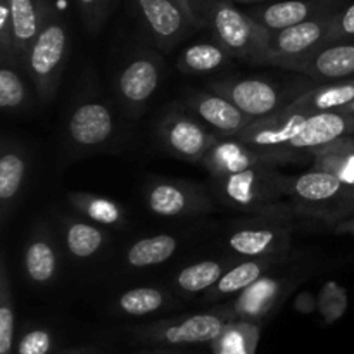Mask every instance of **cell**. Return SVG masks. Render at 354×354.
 <instances>
[{
  "instance_id": "41",
  "label": "cell",
  "mask_w": 354,
  "mask_h": 354,
  "mask_svg": "<svg viewBox=\"0 0 354 354\" xmlns=\"http://www.w3.org/2000/svg\"><path fill=\"white\" fill-rule=\"evenodd\" d=\"M337 232H341V234H351L354 237V218H351V220H344L342 223H339Z\"/></svg>"
},
{
  "instance_id": "42",
  "label": "cell",
  "mask_w": 354,
  "mask_h": 354,
  "mask_svg": "<svg viewBox=\"0 0 354 354\" xmlns=\"http://www.w3.org/2000/svg\"><path fill=\"white\" fill-rule=\"evenodd\" d=\"M339 111H341V113L354 114V100H353V102H349L348 106H344V107H342V109H339Z\"/></svg>"
},
{
  "instance_id": "26",
  "label": "cell",
  "mask_w": 354,
  "mask_h": 354,
  "mask_svg": "<svg viewBox=\"0 0 354 354\" xmlns=\"http://www.w3.org/2000/svg\"><path fill=\"white\" fill-rule=\"evenodd\" d=\"M313 169L332 173L354 187V138L344 137L320 151L313 152Z\"/></svg>"
},
{
  "instance_id": "43",
  "label": "cell",
  "mask_w": 354,
  "mask_h": 354,
  "mask_svg": "<svg viewBox=\"0 0 354 354\" xmlns=\"http://www.w3.org/2000/svg\"><path fill=\"white\" fill-rule=\"evenodd\" d=\"M234 2H241V3H256V2H263V0H234Z\"/></svg>"
},
{
  "instance_id": "25",
  "label": "cell",
  "mask_w": 354,
  "mask_h": 354,
  "mask_svg": "<svg viewBox=\"0 0 354 354\" xmlns=\"http://www.w3.org/2000/svg\"><path fill=\"white\" fill-rule=\"evenodd\" d=\"M26 158L17 147H3L0 156V203L3 216L14 206L26 178Z\"/></svg>"
},
{
  "instance_id": "30",
  "label": "cell",
  "mask_w": 354,
  "mask_h": 354,
  "mask_svg": "<svg viewBox=\"0 0 354 354\" xmlns=\"http://www.w3.org/2000/svg\"><path fill=\"white\" fill-rule=\"evenodd\" d=\"M227 272V265L216 259H204L187 266L176 275V286L189 294L209 290L216 286L218 280Z\"/></svg>"
},
{
  "instance_id": "7",
  "label": "cell",
  "mask_w": 354,
  "mask_h": 354,
  "mask_svg": "<svg viewBox=\"0 0 354 354\" xmlns=\"http://www.w3.org/2000/svg\"><path fill=\"white\" fill-rule=\"evenodd\" d=\"M292 216L265 214L254 216L248 225L232 232L228 248L244 258H266L286 254L292 239Z\"/></svg>"
},
{
  "instance_id": "18",
  "label": "cell",
  "mask_w": 354,
  "mask_h": 354,
  "mask_svg": "<svg viewBox=\"0 0 354 354\" xmlns=\"http://www.w3.org/2000/svg\"><path fill=\"white\" fill-rule=\"evenodd\" d=\"M292 71L315 80H344L354 75V44L353 41H339V44L325 45L313 55L304 59Z\"/></svg>"
},
{
  "instance_id": "9",
  "label": "cell",
  "mask_w": 354,
  "mask_h": 354,
  "mask_svg": "<svg viewBox=\"0 0 354 354\" xmlns=\"http://www.w3.org/2000/svg\"><path fill=\"white\" fill-rule=\"evenodd\" d=\"M159 135L171 154L190 162H203L218 138V135L207 131L203 124L178 111L162 118Z\"/></svg>"
},
{
  "instance_id": "14",
  "label": "cell",
  "mask_w": 354,
  "mask_h": 354,
  "mask_svg": "<svg viewBox=\"0 0 354 354\" xmlns=\"http://www.w3.org/2000/svg\"><path fill=\"white\" fill-rule=\"evenodd\" d=\"M354 135V114L341 111H325L310 114L303 130L289 144L287 151L313 152Z\"/></svg>"
},
{
  "instance_id": "35",
  "label": "cell",
  "mask_w": 354,
  "mask_h": 354,
  "mask_svg": "<svg viewBox=\"0 0 354 354\" xmlns=\"http://www.w3.org/2000/svg\"><path fill=\"white\" fill-rule=\"evenodd\" d=\"M348 310V292L337 282H325L318 294V311L327 324H334Z\"/></svg>"
},
{
  "instance_id": "31",
  "label": "cell",
  "mask_w": 354,
  "mask_h": 354,
  "mask_svg": "<svg viewBox=\"0 0 354 354\" xmlns=\"http://www.w3.org/2000/svg\"><path fill=\"white\" fill-rule=\"evenodd\" d=\"M230 61V55L223 50L218 44H196L185 48L178 59V68L185 73H203L216 71L223 68Z\"/></svg>"
},
{
  "instance_id": "4",
  "label": "cell",
  "mask_w": 354,
  "mask_h": 354,
  "mask_svg": "<svg viewBox=\"0 0 354 354\" xmlns=\"http://www.w3.org/2000/svg\"><path fill=\"white\" fill-rule=\"evenodd\" d=\"M287 183L297 214L332 223L354 211V187L332 173L311 168L303 175L289 176Z\"/></svg>"
},
{
  "instance_id": "38",
  "label": "cell",
  "mask_w": 354,
  "mask_h": 354,
  "mask_svg": "<svg viewBox=\"0 0 354 354\" xmlns=\"http://www.w3.org/2000/svg\"><path fill=\"white\" fill-rule=\"evenodd\" d=\"M50 349V335L44 330H33L19 342V354H47Z\"/></svg>"
},
{
  "instance_id": "20",
  "label": "cell",
  "mask_w": 354,
  "mask_h": 354,
  "mask_svg": "<svg viewBox=\"0 0 354 354\" xmlns=\"http://www.w3.org/2000/svg\"><path fill=\"white\" fill-rule=\"evenodd\" d=\"M354 100V80L330 83V85L317 86L313 90L301 93L289 106L292 111L304 114L325 113V111H339Z\"/></svg>"
},
{
  "instance_id": "33",
  "label": "cell",
  "mask_w": 354,
  "mask_h": 354,
  "mask_svg": "<svg viewBox=\"0 0 354 354\" xmlns=\"http://www.w3.org/2000/svg\"><path fill=\"white\" fill-rule=\"evenodd\" d=\"M14 337V310L10 304L7 265L0 263V354H9Z\"/></svg>"
},
{
  "instance_id": "34",
  "label": "cell",
  "mask_w": 354,
  "mask_h": 354,
  "mask_svg": "<svg viewBox=\"0 0 354 354\" xmlns=\"http://www.w3.org/2000/svg\"><path fill=\"white\" fill-rule=\"evenodd\" d=\"M26 102V86L16 68L2 64L0 69V107L6 111H16Z\"/></svg>"
},
{
  "instance_id": "27",
  "label": "cell",
  "mask_w": 354,
  "mask_h": 354,
  "mask_svg": "<svg viewBox=\"0 0 354 354\" xmlns=\"http://www.w3.org/2000/svg\"><path fill=\"white\" fill-rule=\"evenodd\" d=\"M68 199L80 214L86 216L93 223L104 225V227H118V225L127 223L123 207L118 203H114V201L106 199V197L83 192H71Z\"/></svg>"
},
{
  "instance_id": "1",
  "label": "cell",
  "mask_w": 354,
  "mask_h": 354,
  "mask_svg": "<svg viewBox=\"0 0 354 354\" xmlns=\"http://www.w3.org/2000/svg\"><path fill=\"white\" fill-rule=\"evenodd\" d=\"M289 175L277 171L275 166H254L235 175L214 178L216 192L227 206L252 216L280 214L296 216L289 192Z\"/></svg>"
},
{
  "instance_id": "24",
  "label": "cell",
  "mask_w": 354,
  "mask_h": 354,
  "mask_svg": "<svg viewBox=\"0 0 354 354\" xmlns=\"http://www.w3.org/2000/svg\"><path fill=\"white\" fill-rule=\"evenodd\" d=\"M24 273L35 283H47L57 273L59 259L54 245L45 234H35L24 248Z\"/></svg>"
},
{
  "instance_id": "22",
  "label": "cell",
  "mask_w": 354,
  "mask_h": 354,
  "mask_svg": "<svg viewBox=\"0 0 354 354\" xmlns=\"http://www.w3.org/2000/svg\"><path fill=\"white\" fill-rule=\"evenodd\" d=\"M287 280L290 279L272 275L261 277L258 282H254L251 287L241 292L237 303H235L237 313L242 317H261V315H265L283 296L287 286H289Z\"/></svg>"
},
{
  "instance_id": "39",
  "label": "cell",
  "mask_w": 354,
  "mask_h": 354,
  "mask_svg": "<svg viewBox=\"0 0 354 354\" xmlns=\"http://www.w3.org/2000/svg\"><path fill=\"white\" fill-rule=\"evenodd\" d=\"M220 354H248L245 349V341L241 332L232 330L227 332L221 339V351Z\"/></svg>"
},
{
  "instance_id": "11",
  "label": "cell",
  "mask_w": 354,
  "mask_h": 354,
  "mask_svg": "<svg viewBox=\"0 0 354 354\" xmlns=\"http://www.w3.org/2000/svg\"><path fill=\"white\" fill-rule=\"evenodd\" d=\"M308 116L310 114L297 113L290 107H282L277 113L254 120L234 138H239L245 144L256 145V147L287 151L290 142L303 130Z\"/></svg>"
},
{
  "instance_id": "3",
  "label": "cell",
  "mask_w": 354,
  "mask_h": 354,
  "mask_svg": "<svg viewBox=\"0 0 354 354\" xmlns=\"http://www.w3.org/2000/svg\"><path fill=\"white\" fill-rule=\"evenodd\" d=\"M69 55V33L57 7L48 2L44 24L31 47L26 71L44 102L54 99Z\"/></svg>"
},
{
  "instance_id": "37",
  "label": "cell",
  "mask_w": 354,
  "mask_h": 354,
  "mask_svg": "<svg viewBox=\"0 0 354 354\" xmlns=\"http://www.w3.org/2000/svg\"><path fill=\"white\" fill-rule=\"evenodd\" d=\"M349 40H354V2L346 9L337 10L334 14L330 30L327 35V45Z\"/></svg>"
},
{
  "instance_id": "6",
  "label": "cell",
  "mask_w": 354,
  "mask_h": 354,
  "mask_svg": "<svg viewBox=\"0 0 354 354\" xmlns=\"http://www.w3.org/2000/svg\"><path fill=\"white\" fill-rule=\"evenodd\" d=\"M296 159L294 151L256 147L234 137H218L203 162L213 178H223L254 166L289 165Z\"/></svg>"
},
{
  "instance_id": "28",
  "label": "cell",
  "mask_w": 354,
  "mask_h": 354,
  "mask_svg": "<svg viewBox=\"0 0 354 354\" xmlns=\"http://www.w3.org/2000/svg\"><path fill=\"white\" fill-rule=\"evenodd\" d=\"M178 248V241L173 235H154L133 242L127 252V263L133 268H149V266L166 263Z\"/></svg>"
},
{
  "instance_id": "21",
  "label": "cell",
  "mask_w": 354,
  "mask_h": 354,
  "mask_svg": "<svg viewBox=\"0 0 354 354\" xmlns=\"http://www.w3.org/2000/svg\"><path fill=\"white\" fill-rule=\"evenodd\" d=\"M283 259H286V254L266 256V258H249L248 261H242L239 265L232 266L218 280L216 286L213 287L211 296H232V294L242 292V290L251 287L254 282H258L261 277H265L268 270L282 263Z\"/></svg>"
},
{
  "instance_id": "10",
  "label": "cell",
  "mask_w": 354,
  "mask_h": 354,
  "mask_svg": "<svg viewBox=\"0 0 354 354\" xmlns=\"http://www.w3.org/2000/svg\"><path fill=\"white\" fill-rule=\"evenodd\" d=\"M142 21L156 44L169 50L175 47L192 24H196L178 0H135Z\"/></svg>"
},
{
  "instance_id": "12",
  "label": "cell",
  "mask_w": 354,
  "mask_h": 354,
  "mask_svg": "<svg viewBox=\"0 0 354 354\" xmlns=\"http://www.w3.org/2000/svg\"><path fill=\"white\" fill-rule=\"evenodd\" d=\"M162 64L156 55L138 54L121 69L118 76V93L128 109L142 111L158 90Z\"/></svg>"
},
{
  "instance_id": "8",
  "label": "cell",
  "mask_w": 354,
  "mask_h": 354,
  "mask_svg": "<svg viewBox=\"0 0 354 354\" xmlns=\"http://www.w3.org/2000/svg\"><path fill=\"white\" fill-rule=\"evenodd\" d=\"M147 207L162 218H182L206 213L211 201L203 187L175 180H154L145 190Z\"/></svg>"
},
{
  "instance_id": "16",
  "label": "cell",
  "mask_w": 354,
  "mask_h": 354,
  "mask_svg": "<svg viewBox=\"0 0 354 354\" xmlns=\"http://www.w3.org/2000/svg\"><path fill=\"white\" fill-rule=\"evenodd\" d=\"M339 2L341 0H282V2L258 7L252 10L251 16L273 33V31L296 26L313 17L335 12Z\"/></svg>"
},
{
  "instance_id": "23",
  "label": "cell",
  "mask_w": 354,
  "mask_h": 354,
  "mask_svg": "<svg viewBox=\"0 0 354 354\" xmlns=\"http://www.w3.org/2000/svg\"><path fill=\"white\" fill-rule=\"evenodd\" d=\"M223 320L214 315H196L182 320L180 324L169 325L162 332V339L171 344H197L211 342L223 334Z\"/></svg>"
},
{
  "instance_id": "15",
  "label": "cell",
  "mask_w": 354,
  "mask_h": 354,
  "mask_svg": "<svg viewBox=\"0 0 354 354\" xmlns=\"http://www.w3.org/2000/svg\"><path fill=\"white\" fill-rule=\"evenodd\" d=\"M189 106L206 127L218 137H237L252 123V118L242 113L232 100L220 93H192Z\"/></svg>"
},
{
  "instance_id": "36",
  "label": "cell",
  "mask_w": 354,
  "mask_h": 354,
  "mask_svg": "<svg viewBox=\"0 0 354 354\" xmlns=\"http://www.w3.org/2000/svg\"><path fill=\"white\" fill-rule=\"evenodd\" d=\"M116 0H76L83 24L90 33H97L106 23Z\"/></svg>"
},
{
  "instance_id": "17",
  "label": "cell",
  "mask_w": 354,
  "mask_h": 354,
  "mask_svg": "<svg viewBox=\"0 0 354 354\" xmlns=\"http://www.w3.org/2000/svg\"><path fill=\"white\" fill-rule=\"evenodd\" d=\"M68 133L78 147H99L113 137L114 118L102 102L85 100L69 116Z\"/></svg>"
},
{
  "instance_id": "19",
  "label": "cell",
  "mask_w": 354,
  "mask_h": 354,
  "mask_svg": "<svg viewBox=\"0 0 354 354\" xmlns=\"http://www.w3.org/2000/svg\"><path fill=\"white\" fill-rule=\"evenodd\" d=\"M9 7L14 40L17 45L21 66L26 68L31 47L44 24L45 12L50 0H6Z\"/></svg>"
},
{
  "instance_id": "32",
  "label": "cell",
  "mask_w": 354,
  "mask_h": 354,
  "mask_svg": "<svg viewBox=\"0 0 354 354\" xmlns=\"http://www.w3.org/2000/svg\"><path fill=\"white\" fill-rule=\"evenodd\" d=\"M165 304V294L154 287H137L120 297V308L131 317L154 313Z\"/></svg>"
},
{
  "instance_id": "13",
  "label": "cell",
  "mask_w": 354,
  "mask_h": 354,
  "mask_svg": "<svg viewBox=\"0 0 354 354\" xmlns=\"http://www.w3.org/2000/svg\"><path fill=\"white\" fill-rule=\"evenodd\" d=\"M211 88L232 100L242 113L251 116L252 120H259L280 111L282 95L279 88L266 80L245 78L237 82L214 83Z\"/></svg>"
},
{
  "instance_id": "5",
  "label": "cell",
  "mask_w": 354,
  "mask_h": 354,
  "mask_svg": "<svg viewBox=\"0 0 354 354\" xmlns=\"http://www.w3.org/2000/svg\"><path fill=\"white\" fill-rule=\"evenodd\" d=\"M335 12L313 17L286 30L273 31L266 52V64L294 69V66L324 48Z\"/></svg>"
},
{
  "instance_id": "40",
  "label": "cell",
  "mask_w": 354,
  "mask_h": 354,
  "mask_svg": "<svg viewBox=\"0 0 354 354\" xmlns=\"http://www.w3.org/2000/svg\"><path fill=\"white\" fill-rule=\"evenodd\" d=\"M178 2L185 7L194 23L201 24L203 21H206L207 10H209L213 0H178Z\"/></svg>"
},
{
  "instance_id": "2",
  "label": "cell",
  "mask_w": 354,
  "mask_h": 354,
  "mask_svg": "<svg viewBox=\"0 0 354 354\" xmlns=\"http://www.w3.org/2000/svg\"><path fill=\"white\" fill-rule=\"evenodd\" d=\"M206 21H209L216 44L230 57L252 64H266L272 31L259 24L251 14L237 9L234 0H213Z\"/></svg>"
},
{
  "instance_id": "29",
  "label": "cell",
  "mask_w": 354,
  "mask_h": 354,
  "mask_svg": "<svg viewBox=\"0 0 354 354\" xmlns=\"http://www.w3.org/2000/svg\"><path fill=\"white\" fill-rule=\"evenodd\" d=\"M66 248L75 258L88 259L106 244V234L97 225L86 221H68L64 228Z\"/></svg>"
}]
</instances>
